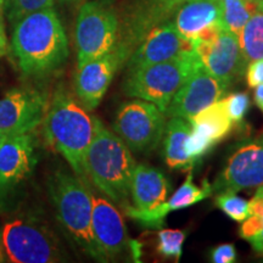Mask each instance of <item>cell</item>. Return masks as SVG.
<instances>
[{"mask_svg":"<svg viewBox=\"0 0 263 263\" xmlns=\"http://www.w3.org/2000/svg\"><path fill=\"white\" fill-rule=\"evenodd\" d=\"M11 51L27 77L57 72L67 60L68 41L54 8L29 14L14 25Z\"/></svg>","mask_w":263,"mask_h":263,"instance_id":"obj_1","label":"cell"},{"mask_svg":"<svg viewBox=\"0 0 263 263\" xmlns=\"http://www.w3.org/2000/svg\"><path fill=\"white\" fill-rule=\"evenodd\" d=\"M47 141L70 164L72 172L88 184L85 159L94 134V116L64 87L49 103L44 120Z\"/></svg>","mask_w":263,"mask_h":263,"instance_id":"obj_2","label":"cell"},{"mask_svg":"<svg viewBox=\"0 0 263 263\" xmlns=\"http://www.w3.org/2000/svg\"><path fill=\"white\" fill-rule=\"evenodd\" d=\"M137 163L120 137L94 117V134L85 159L88 179L115 205L129 206L130 182Z\"/></svg>","mask_w":263,"mask_h":263,"instance_id":"obj_3","label":"cell"},{"mask_svg":"<svg viewBox=\"0 0 263 263\" xmlns=\"http://www.w3.org/2000/svg\"><path fill=\"white\" fill-rule=\"evenodd\" d=\"M49 195L66 234L85 255L107 262L95 242L91 230L93 193L73 172L58 170L48 179Z\"/></svg>","mask_w":263,"mask_h":263,"instance_id":"obj_4","label":"cell"},{"mask_svg":"<svg viewBox=\"0 0 263 263\" xmlns=\"http://www.w3.org/2000/svg\"><path fill=\"white\" fill-rule=\"evenodd\" d=\"M200 62L193 49L171 60L127 70L123 81L124 94L150 101L164 112L174 94Z\"/></svg>","mask_w":263,"mask_h":263,"instance_id":"obj_5","label":"cell"},{"mask_svg":"<svg viewBox=\"0 0 263 263\" xmlns=\"http://www.w3.org/2000/svg\"><path fill=\"white\" fill-rule=\"evenodd\" d=\"M2 246L12 263L60 262L64 251L47 223L33 216L8 221L2 228Z\"/></svg>","mask_w":263,"mask_h":263,"instance_id":"obj_6","label":"cell"},{"mask_svg":"<svg viewBox=\"0 0 263 263\" xmlns=\"http://www.w3.org/2000/svg\"><path fill=\"white\" fill-rule=\"evenodd\" d=\"M120 35V20L110 5L100 0L83 3L78 10L74 26L77 66L112 50Z\"/></svg>","mask_w":263,"mask_h":263,"instance_id":"obj_7","label":"cell"},{"mask_svg":"<svg viewBox=\"0 0 263 263\" xmlns=\"http://www.w3.org/2000/svg\"><path fill=\"white\" fill-rule=\"evenodd\" d=\"M166 118L155 104L136 98L118 107L112 128L130 151L150 153L162 141Z\"/></svg>","mask_w":263,"mask_h":263,"instance_id":"obj_8","label":"cell"},{"mask_svg":"<svg viewBox=\"0 0 263 263\" xmlns=\"http://www.w3.org/2000/svg\"><path fill=\"white\" fill-rule=\"evenodd\" d=\"M129 58L127 49L117 43L107 54L77 66L74 76V91L78 101L87 111L99 106L112 82L118 68Z\"/></svg>","mask_w":263,"mask_h":263,"instance_id":"obj_9","label":"cell"},{"mask_svg":"<svg viewBox=\"0 0 263 263\" xmlns=\"http://www.w3.org/2000/svg\"><path fill=\"white\" fill-rule=\"evenodd\" d=\"M261 185H263V134L240 144L230 154L212 189L216 193H238Z\"/></svg>","mask_w":263,"mask_h":263,"instance_id":"obj_10","label":"cell"},{"mask_svg":"<svg viewBox=\"0 0 263 263\" xmlns=\"http://www.w3.org/2000/svg\"><path fill=\"white\" fill-rule=\"evenodd\" d=\"M37 162L32 133L5 136L0 145V211L29 178Z\"/></svg>","mask_w":263,"mask_h":263,"instance_id":"obj_11","label":"cell"},{"mask_svg":"<svg viewBox=\"0 0 263 263\" xmlns=\"http://www.w3.org/2000/svg\"><path fill=\"white\" fill-rule=\"evenodd\" d=\"M47 94L34 88H14L0 98V132L4 136L32 133L44 120Z\"/></svg>","mask_w":263,"mask_h":263,"instance_id":"obj_12","label":"cell"},{"mask_svg":"<svg viewBox=\"0 0 263 263\" xmlns=\"http://www.w3.org/2000/svg\"><path fill=\"white\" fill-rule=\"evenodd\" d=\"M194 50L213 77L229 87L245 73L246 62L238 35L223 27L210 41H193Z\"/></svg>","mask_w":263,"mask_h":263,"instance_id":"obj_13","label":"cell"},{"mask_svg":"<svg viewBox=\"0 0 263 263\" xmlns=\"http://www.w3.org/2000/svg\"><path fill=\"white\" fill-rule=\"evenodd\" d=\"M227 85L206 70L202 62L196 66L189 78L174 94L168 107L164 111L167 117H190L218 101L226 93Z\"/></svg>","mask_w":263,"mask_h":263,"instance_id":"obj_14","label":"cell"},{"mask_svg":"<svg viewBox=\"0 0 263 263\" xmlns=\"http://www.w3.org/2000/svg\"><path fill=\"white\" fill-rule=\"evenodd\" d=\"M91 230L99 250L107 261L129 251L138 257V249L128 238L126 224L115 203L94 194Z\"/></svg>","mask_w":263,"mask_h":263,"instance_id":"obj_15","label":"cell"},{"mask_svg":"<svg viewBox=\"0 0 263 263\" xmlns=\"http://www.w3.org/2000/svg\"><path fill=\"white\" fill-rule=\"evenodd\" d=\"M189 123L192 130L185 143V150L196 163L216 144L224 140L234 128V123L226 111L224 100L221 99L190 117Z\"/></svg>","mask_w":263,"mask_h":263,"instance_id":"obj_16","label":"cell"},{"mask_svg":"<svg viewBox=\"0 0 263 263\" xmlns=\"http://www.w3.org/2000/svg\"><path fill=\"white\" fill-rule=\"evenodd\" d=\"M186 0H132L124 18V29L118 43L130 55L151 29L171 21L174 12Z\"/></svg>","mask_w":263,"mask_h":263,"instance_id":"obj_17","label":"cell"},{"mask_svg":"<svg viewBox=\"0 0 263 263\" xmlns=\"http://www.w3.org/2000/svg\"><path fill=\"white\" fill-rule=\"evenodd\" d=\"M193 49V42L182 37L168 21L154 27L141 39L128 58L127 70L171 60Z\"/></svg>","mask_w":263,"mask_h":263,"instance_id":"obj_18","label":"cell"},{"mask_svg":"<svg viewBox=\"0 0 263 263\" xmlns=\"http://www.w3.org/2000/svg\"><path fill=\"white\" fill-rule=\"evenodd\" d=\"M212 193V185L207 182V179L202 180L201 186H197L194 183L193 172L189 171L184 183L176 190V193L156 209L149 210V211H138L129 205L123 209V211L127 217L139 223L144 228L160 229L164 224V218L171 212L188 209L197 202H201L202 200L211 196Z\"/></svg>","mask_w":263,"mask_h":263,"instance_id":"obj_19","label":"cell"},{"mask_svg":"<svg viewBox=\"0 0 263 263\" xmlns=\"http://www.w3.org/2000/svg\"><path fill=\"white\" fill-rule=\"evenodd\" d=\"M171 22L182 37L196 41L207 29L222 25V0H186Z\"/></svg>","mask_w":263,"mask_h":263,"instance_id":"obj_20","label":"cell"},{"mask_svg":"<svg viewBox=\"0 0 263 263\" xmlns=\"http://www.w3.org/2000/svg\"><path fill=\"white\" fill-rule=\"evenodd\" d=\"M171 183L162 171L146 164H137L130 182V206L138 211L156 209L167 200Z\"/></svg>","mask_w":263,"mask_h":263,"instance_id":"obj_21","label":"cell"},{"mask_svg":"<svg viewBox=\"0 0 263 263\" xmlns=\"http://www.w3.org/2000/svg\"><path fill=\"white\" fill-rule=\"evenodd\" d=\"M192 130L189 121L182 117H171L163 133V159L172 170L192 171L196 162L186 154L185 143Z\"/></svg>","mask_w":263,"mask_h":263,"instance_id":"obj_22","label":"cell"},{"mask_svg":"<svg viewBox=\"0 0 263 263\" xmlns=\"http://www.w3.org/2000/svg\"><path fill=\"white\" fill-rule=\"evenodd\" d=\"M238 39L246 64L263 59V6L249 18Z\"/></svg>","mask_w":263,"mask_h":263,"instance_id":"obj_23","label":"cell"},{"mask_svg":"<svg viewBox=\"0 0 263 263\" xmlns=\"http://www.w3.org/2000/svg\"><path fill=\"white\" fill-rule=\"evenodd\" d=\"M263 0H222V26L238 35Z\"/></svg>","mask_w":263,"mask_h":263,"instance_id":"obj_24","label":"cell"},{"mask_svg":"<svg viewBox=\"0 0 263 263\" xmlns=\"http://www.w3.org/2000/svg\"><path fill=\"white\" fill-rule=\"evenodd\" d=\"M186 233L180 229H161L156 234V251L161 257L178 262L182 257Z\"/></svg>","mask_w":263,"mask_h":263,"instance_id":"obj_25","label":"cell"},{"mask_svg":"<svg viewBox=\"0 0 263 263\" xmlns=\"http://www.w3.org/2000/svg\"><path fill=\"white\" fill-rule=\"evenodd\" d=\"M216 206L232 221L241 223L249 217V202L234 192L219 193L216 197Z\"/></svg>","mask_w":263,"mask_h":263,"instance_id":"obj_26","label":"cell"},{"mask_svg":"<svg viewBox=\"0 0 263 263\" xmlns=\"http://www.w3.org/2000/svg\"><path fill=\"white\" fill-rule=\"evenodd\" d=\"M55 0H4V9L10 22L16 24L18 20L33 12L54 8Z\"/></svg>","mask_w":263,"mask_h":263,"instance_id":"obj_27","label":"cell"},{"mask_svg":"<svg viewBox=\"0 0 263 263\" xmlns=\"http://www.w3.org/2000/svg\"><path fill=\"white\" fill-rule=\"evenodd\" d=\"M224 100L226 111L234 124L244 122V118L250 110V97L245 91H238L228 95Z\"/></svg>","mask_w":263,"mask_h":263,"instance_id":"obj_28","label":"cell"},{"mask_svg":"<svg viewBox=\"0 0 263 263\" xmlns=\"http://www.w3.org/2000/svg\"><path fill=\"white\" fill-rule=\"evenodd\" d=\"M209 257L213 263H234L238 254L234 244H221L212 248Z\"/></svg>","mask_w":263,"mask_h":263,"instance_id":"obj_29","label":"cell"},{"mask_svg":"<svg viewBox=\"0 0 263 263\" xmlns=\"http://www.w3.org/2000/svg\"><path fill=\"white\" fill-rule=\"evenodd\" d=\"M241 223L242 224L239 229V236L244 240L254 238L263 229V217L261 216L250 215Z\"/></svg>","mask_w":263,"mask_h":263,"instance_id":"obj_30","label":"cell"},{"mask_svg":"<svg viewBox=\"0 0 263 263\" xmlns=\"http://www.w3.org/2000/svg\"><path fill=\"white\" fill-rule=\"evenodd\" d=\"M245 73L250 88H256L257 85L263 84V59L249 62Z\"/></svg>","mask_w":263,"mask_h":263,"instance_id":"obj_31","label":"cell"},{"mask_svg":"<svg viewBox=\"0 0 263 263\" xmlns=\"http://www.w3.org/2000/svg\"><path fill=\"white\" fill-rule=\"evenodd\" d=\"M258 188L261 189L262 193H263V185L258 186ZM248 241L250 242V244H251L252 249H254L255 252H257L258 255H263V229L258 233L257 235H255L254 238L249 239Z\"/></svg>","mask_w":263,"mask_h":263,"instance_id":"obj_32","label":"cell"},{"mask_svg":"<svg viewBox=\"0 0 263 263\" xmlns=\"http://www.w3.org/2000/svg\"><path fill=\"white\" fill-rule=\"evenodd\" d=\"M6 51H8V38H6L4 26L0 21V57L5 55Z\"/></svg>","mask_w":263,"mask_h":263,"instance_id":"obj_33","label":"cell"},{"mask_svg":"<svg viewBox=\"0 0 263 263\" xmlns=\"http://www.w3.org/2000/svg\"><path fill=\"white\" fill-rule=\"evenodd\" d=\"M254 100L256 106H257L259 110L263 112V84H259L257 87L254 88Z\"/></svg>","mask_w":263,"mask_h":263,"instance_id":"obj_34","label":"cell"},{"mask_svg":"<svg viewBox=\"0 0 263 263\" xmlns=\"http://www.w3.org/2000/svg\"><path fill=\"white\" fill-rule=\"evenodd\" d=\"M4 138H5V136L2 133V132H0V145H2V143H3V140H4Z\"/></svg>","mask_w":263,"mask_h":263,"instance_id":"obj_35","label":"cell"},{"mask_svg":"<svg viewBox=\"0 0 263 263\" xmlns=\"http://www.w3.org/2000/svg\"><path fill=\"white\" fill-rule=\"evenodd\" d=\"M61 2H65V3H77V2H81V0H61Z\"/></svg>","mask_w":263,"mask_h":263,"instance_id":"obj_36","label":"cell"},{"mask_svg":"<svg viewBox=\"0 0 263 263\" xmlns=\"http://www.w3.org/2000/svg\"><path fill=\"white\" fill-rule=\"evenodd\" d=\"M4 9V0H0V11Z\"/></svg>","mask_w":263,"mask_h":263,"instance_id":"obj_37","label":"cell"}]
</instances>
